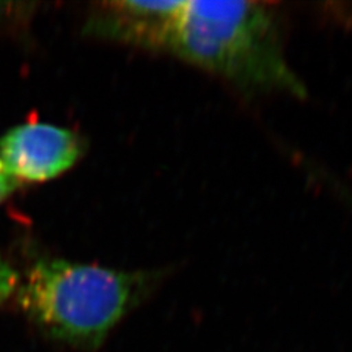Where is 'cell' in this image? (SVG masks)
<instances>
[{"mask_svg":"<svg viewBox=\"0 0 352 352\" xmlns=\"http://www.w3.org/2000/svg\"><path fill=\"white\" fill-rule=\"evenodd\" d=\"M19 184L21 182L6 169L3 162L0 160V203L5 201L10 194H14L18 190Z\"/></svg>","mask_w":352,"mask_h":352,"instance_id":"cell-6","label":"cell"},{"mask_svg":"<svg viewBox=\"0 0 352 352\" xmlns=\"http://www.w3.org/2000/svg\"><path fill=\"white\" fill-rule=\"evenodd\" d=\"M176 2H109L97 9L90 27L96 34L124 40L142 46L163 47L168 27L176 10Z\"/></svg>","mask_w":352,"mask_h":352,"instance_id":"cell-4","label":"cell"},{"mask_svg":"<svg viewBox=\"0 0 352 352\" xmlns=\"http://www.w3.org/2000/svg\"><path fill=\"white\" fill-rule=\"evenodd\" d=\"M19 274L10 266V263L6 261L0 256V305L5 304L10 296L18 292L19 288Z\"/></svg>","mask_w":352,"mask_h":352,"instance_id":"cell-5","label":"cell"},{"mask_svg":"<svg viewBox=\"0 0 352 352\" xmlns=\"http://www.w3.org/2000/svg\"><path fill=\"white\" fill-rule=\"evenodd\" d=\"M81 154L82 140L75 132L50 124L19 125L0 138V160L19 182L56 178Z\"/></svg>","mask_w":352,"mask_h":352,"instance_id":"cell-3","label":"cell"},{"mask_svg":"<svg viewBox=\"0 0 352 352\" xmlns=\"http://www.w3.org/2000/svg\"><path fill=\"white\" fill-rule=\"evenodd\" d=\"M163 49L250 94H305L264 3L181 2Z\"/></svg>","mask_w":352,"mask_h":352,"instance_id":"cell-1","label":"cell"},{"mask_svg":"<svg viewBox=\"0 0 352 352\" xmlns=\"http://www.w3.org/2000/svg\"><path fill=\"white\" fill-rule=\"evenodd\" d=\"M148 280L142 273L43 258L19 283L18 302L49 338L84 349L100 346Z\"/></svg>","mask_w":352,"mask_h":352,"instance_id":"cell-2","label":"cell"}]
</instances>
